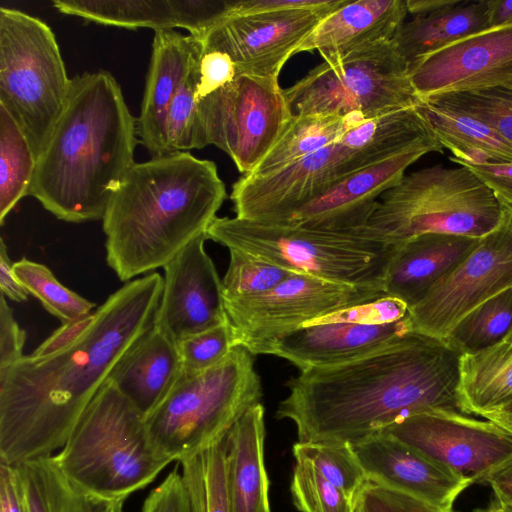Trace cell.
<instances>
[{"instance_id": "obj_35", "label": "cell", "mask_w": 512, "mask_h": 512, "mask_svg": "<svg viewBox=\"0 0 512 512\" xmlns=\"http://www.w3.org/2000/svg\"><path fill=\"white\" fill-rule=\"evenodd\" d=\"M36 156L17 122L0 104V223L29 193Z\"/></svg>"}, {"instance_id": "obj_30", "label": "cell", "mask_w": 512, "mask_h": 512, "mask_svg": "<svg viewBox=\"0 0 512 512\" xmlns=\"http://www.w3.org/2000/svg\"><path fill=\"white\" fill-rule=\"evenodd\" d=\"M25 512H125L124 501L92 494L70 480L54 455L14 466Z\"/></svg>"}, {"instance_id": "obj_45", "label": "cell", "mask_w": 512, "mask_h": 512, "mask_svg": "<svg viewBox=\"0 0 512 512\" xmlns=\"http://www.w3.org/2000/svg\"><path fill=\"white\" fill-rule=\"evenodd\" d=\"M198 72L197 102L230 83L237 75L231 58L219 51H203Z\"/></svg>"}, {"instance_id": "obj_38", "label": "cell", "mask_w": 512, "mask_h": 512, "mask_svg": "<svg viewBox=\"0 0 512 512\" xmlns=\"http://www.w3.org/2000/svg\"><path fill=\"white\" fill-rule=\"evenodd\" d=\"M292 452L295 460L311 463L355 504L368 478L349 444L297 441Z\"/></svg>"}, {"instance_id": "obj_32", "label": "cell", "mask_w": 512, "mask_h": 512, "mask_svg": "<svg viewBox=\"0 0 512 512\" xmlns=\"http://www.w3.org/2000/svg\"><path fill=\"white\" fill-rule=\"evenodd\" d=\"M366 118L352 114L293 115L287 127L255 170L247 175H266L336 143L346 131Z\"/></svg>"}, {"instance_id": "obj_13", "label": "cell", "mask_w": 512, "mask_h": 512, "mask_svg": "<svg viewBox=\"0 0 512 512\" xmlns=\"http://www.w3.org/2000/svg\"><path fill=\"white\" fill-rule=\"evenodd\" d=\"M512 287V214L409 308V330L445 341L455 325L481 303Z\"/></svg>"}, {"instance_id": "obj_5", "label": "cell", "mask_w": 512, "mask_h": 512, "mask_svg": "<svg viewBox=\"0 0 512 512\" xmlns=\"http://www.w3.org/2000/svg\"><path fill=\"white\" fill-rule=\"evenodd\" d=\"M206 234L228 250L244 252L294 273L382 290L395 250L367 225L332 230L216 217Z\"/></svg>"}, {"instance_id": "obj_20", "label": "cell", "mask_w": 512, "mask_h": 512, "mask_svg": "<svg viewBox=\"0 0 512 512\" xmlns=\"http://www.w3.org/2000/svg\"><path fill=\"white\" fill-rule=\"evenodd\" d=\"M368 480L451 509L471 482L396 438L378 432L350 444Z\"/></svg>"}, {"instance_id": "obj_48", "label": "cell", "mask_w": 512, "mask_h": 512, "mask_svg": "<svg viewBox=\"0 0 512 512\" xmlns=\"http://www.w3.org/2000/svg\"><path fill=\"white\" fill-rule=\"evenodd\" d=\"M347 0H232L229 13L251 14L276 10L311 9L334 11Z\"/></svg>"}, {"instance_id": "obj_1", "label": "cell", "mask_w": 512, "mask_h": 512, "mask_svg": "<svg viewBox=\"0 0 512 512\" xmlns=\"http://www.w3.org/2000/svg\"><path fill=\"white\" fill-rule=\"evenodd\" d=\"M162 288L156 272L124 284L74 344L46 357L24 355L0 371V464L62 449L117 363L153 325Z\"/></svg>"}, {"instance_id": "obj_46", "label": "cell", "mask_w": 512, "mask_h": 512, "mask_svg": "<svg viewBox=\"0 0 512 512\" xmlns=\"http://www.w3.org/2000/svg\"><path fill=\"white\" fill-rule=\"evenodd\" d=\"M141 512H190L187 491L178 466L150 491Z\"/></svg>"}, {"instance_id": "obj_16", "label": "cell", "mask_w": 512, "mask_h": 512, "mask_svg": "<svg viewBox=\"0 0 512 512\" xmlns=\"http://www.w3.org/2000/svg\"><path fill=\"white\" fill-rule=\"evenodd\" d=\"M335 11V10H334ZM333 11L311 9L228 13L200 38L203 51L228 55L237 73L278 79L287 60Z\"/></svg>"}, {"instance_id": "obj_25", "label": "cell", "mask_w": 512, "mask_h": 512, "mask_svg": "<svg viewBox=\"0 0 512 512\" xmlns=\"http://www.w3.org/2000/svg\"><path fill=\"white\" fill-rule=\"evenodd\" d=\"M478 240L470 236L429 233L396 245L384 275L385 295L412 307L471 252Z\"/></svg>"}, {"instance_id": "obj_22", "label": "cell", "mask_w": 512, "mask_h": 512, "mask_svg": "<svg viewBox=\"0 0 512 512\" xmlns=\"http://www.w3.org/2000/svg\"><path fill=\"white\" fill-rule=\"evenodd\" d=\"M232 0H54L59 12L107 26L155 31L185 28L201 38L230 12Z\"/></svg>"}, {"instance_id": "obj_39", "label": "cell", "mask_w": 512, "mask_h": 512, "mask_svg": "<svg viewBox=\"0 0 512 512\" xmlns=\"http://www.w3.org/2000/svg\"><path fill=\"white\" fill-rule=\"evenodd\" d=\"M229 255V264L221 280L224 302L262 295L294 274L238 250L230 249Z\"/></svg>"}, {"instance_id": "obj_52", "label": "cell", "mask_w": 512, "mask_h": 512, "mask_svg": "<svg viewBox=\"0 0 512 512\" xmlns=\"http://www.w3.org/2000/svg\"><path fill=\"white\" fill-rule=\"evenodd\" d=\"M11 261L4 240L0 243V289L1 294L12 301L24 302L28 299L29 292L17 279L13 272Z\"/></svg>"}, {"instance_id": "obj_33", "label": "cell", "mask_w": 512, "mask_h": 512, "mask_svg": "<svg viewBox=\"0 0 512 512\" xmlns=\"http://www.w3.org/2000/svg\"><path fill=\"white\" fill-rule=\"evenodd\" d=\"M425 137L432 136L413 105L366 118L346 131L337 142L359 151L369 164H374Z\"/></svg>"}, {"instance_id": "obj_54", "label": "cell", "mask_w": 512, "mask_h": 512, "mask_svg": "<svg viewBox=\"0 0 512 512\" xmlns=\"http://www.w3.org/2000/svg\"><path fill=\"white\" fill-rule=\"evenodd\" d=\"M512 22V0H489V28Z\"/></svg>"}, {"instance_id": "obj_4", "label": "cell", "mask_w": 512, "mask_h": 512, "mask_svg": "<svg viewBox=\"0 0 512 512\" xmlns=\"http://www.w3.org/2000/svg\"><path fill=\"white\" fill-rule=\"evenodd\" d=\"M213 161L177 152L136 163L106 208V261L121 281L164 267L207 229L226 199Z\"/></svg>"}, {"instance_id": "obj_47", "label": "cell", "mask_w": 512, "mask_h": 512, "mask_svg": "<svg viewBox=\"0 0 512 512\" xmlns=\"http://www.w3.org/2000/svg\"><path fill=\"white\" fill-rule=\"evenodd\" d=\"M26 333L16 322L5 296L0 297V371L10 367L23 355Z\"/></svg>"}, {"instance_id": "obj_51", "label": "cell", "mask_w": 512, "mask_h": 512, "mask_svg": "<svg viewBox=\"0 0 512 512\" xmlns=\"http://www.w3.org/2000/svg\"><path fill=\"white\" fill-rule=\"evenodd\" d=\"M0 512H25L16 469L6 464H0Z\"/></svg>"}, {"instance_id": "obj_17", "label": "cell", "mask_w": 512, "mask_h": 512, "mask_svg": "<svg viewBox=\"0 0 512 512\" xmlns=\"http://www.w3.org/2000/svg\"><path fill=\"white\" fill-rule=\"evenodd\" d=\"M421 101L493 88L512 90V22L464 37L408 67Z\"/></svg>"}, {"instance_id": "obj_3", "label": "cell", "mask_w": 512, "mask_h": 512, "mask_svg": "<svg viewBox=\"0 0 512 512\" xmlns=\"http://www.w3.org/2000/svg\"><path fill=\"white\" fill-rule=\"evenodd\" d=\"M137 136L136 120L112 74L100 70L74 77L37 158L28 195L62 221L102 220L135 164Z\"/></svg>"}, {"instance_id": "obj_28", "label": "cell", "mask_w": 512, "mask_h": 512, "mask_svg": "<svg viewBox=\"0 0 512 512\" xmlns=\"http://www.w3.org/2000/svg\"><path fill=\"white\" fill-rule=\"evenodd\" d=\"M489 28V0L463 2L404 22L391 40L408 67L443 47Z\"/></svg>"}, {"instance_id": "obj_55", "label": "cell", "mask_w": 512, "mask_h": 512, "mask_svg": "<svg viewBox=\"0 0 512 512\" xmlns=\"http://www.w3.org/2000/svg\"><path fill=\"white\" fill-rule=\"evenodd\" d=\"M459 2V0H407L406 7L408 13L417 16L434 13Z\"/></svg>"}, {"instance_id": "obj_23", "label": "cell", "mask_w": 512, "mask_h": 512, "mask_svg": "<svg viewBox=\"0 0 512 512\" xmlns=\"http://www.w3.org/2000/svg\"><path fill=\"white\" fill-rule=\"evenodd\" d=\"M202 52L198 37L174 30L155 31L141 111L136 120L137 134L152 157L169 154L166 135L169 109Z\"/></svg>"}, {"instance_id": "obj_15", "label": "cell", "mask_w": 512, "mask_h": 512, "mask_svg": "<svg viewBox=\"0 0 512 512\" xmlns=\"http://www.w3.org/2000/svg\"><path fill=\"white\" fill-rule=\"evenodd\" d=\"M364 156L336 142L266 175H243L232 187L236 217L283 222L348 174L368 166Z\"/></svg>"}, {"instance_id": "obj_44", "label": "cell", "mask_w": 512, "mask_h": 512, "mask_svg": "<svg viewBox=\"0 0 512 512\" xmlns=\"http://www.w3.org/2000/svg\"><path fill=\"white\" fill-rule=\"evenodd\" d=\"M355 506L360 512H452L371 480L361 490Z\"/></svg>"}, {"instance_id": "obj_53", "label": "cell", "mask_w": 512, "mask_h": 512, "mask_svg": "<svg viewBox=\"0 0 512 512\" xmlns=\"http://www.w3.org/2000/svg\"><path fill=\"white\" fill-rule=\"evenodd\" d=\"M482 482L490 485L495 499L512 507V457L490 471Z\"/></svg>"}, {"instance_id": "obj_29", "label": "cell", "mask_w": 512, "mask_h": 512, "mask_svg": "<svg viewBox=\"0 0 512 512\" xmlns=\"http://www.w3.org/2000/svg\"><path fill=\"white\" fill-rule=\"evenodd\" d=\"M415 108L431 136L454 163L512 162V145L485 123L457 109L418 100Z\"/></svg>"}, {"instance_id": "obj_12", "label": "cell", "mask_w": 512, "mask_h": 512, "mask_svg": "<svg viewBox=\"0 0 512 512\" xmlns=\"http://www.w3.org/2000/svg\"><path fill=\"white\" fill-rule=\"evenodd\" d=\"M384 296L381 288L294 273L262 295L224 302V309L234 347L257 355L316 319Z\"/></svg>"}, {"instance_id": "obj_18", "label": "cell", "mask_w": 512, "mask_h": 512, "mask_svg": "<svg viewBox=\"0 0 512 512\" xmlns=\"http://www.w3.org/2000/svg\"><path fill=\"white\" fill-rule=\"evenodd\" d=\"M443 150L434 138H421L393 156L348 174L278 223L332 230L366 226L379 198L402 180L410 165L428 153Z\"/></svg>"}, {"instance_id": "obj_42", "label": "cell", "mask_w": 512, "mask_h": 512, "mask_svg": "<svg viewBox=\"0 0 512 512\" xmlns=\"http://www.w3.org/2000/svg\"><path fill=\"white\" fill-rule=\"evenodd\" d=\"M199 61L189 71L169 109L166 126L169 154L201 148L196 96Z\"/></svg>"}, {"instance_id": "obj_27", "label": "cell", "mask_w": 512, "mask_h": 512, "mask_svg": "<svg viewBox=\"0 0 512 512\" xmlns=\"http://www.w3.org/2000/svg\"><path fill=\"white\" fill-rule=\"evenodd\" d=\"M264 406L251 407L226 436L227 488L231 512H271L264 462Z\"/></svg>"}, {"instance_id": "obj_49", "label": "cell", "mask_w": 512, "mask_h": 512, "mask_svg": "<svg viewBox=\"0 0 512 512\" xmlns=\"http://www.w3.org/2000/svg\"><path fill=\"white\" fill-rule=\"evenodd\" d=\"M472 171L501 203H512V162L457 163Z\"/></svg>"}, {"instance_id": "obj_56", "label": "cell", "mask_w": 512, "mask_h": 512, "mask_svg": "<svg viewBox=\"0 0 512 512\" xmlns=\"http://www.w3.org/2000/svg\"><path fill=\"white\" fill-rule=\"evenodd\" d=\"M482 418L491 420L512 434V410H503L487 414Z\"/></svg>"}, {"instance_id": "obj_36", "label": "cell", "mask_w": 512, "mask_h": 512, "mask_svg": "<svg viewBox=\"0 0 512 512\" xmlns=\"http://www.w3.org/2000/svg\"><path fill=\"white\" fill-rule=\"evenodd\" d=\"M512 326V287L481 303L451 330L446 342L460 354L500 342Z\"/></svg>"}, {"instance_id": "obj_60", "label": "cell", "mask_w": 512, "mask_h": 512, "mask_svg": "<svg viewBox=\"0 0 512 512\" xmlns=\"http://www.w3.org/2000/svg\"><path fill=\"white\" fill-rule=\"evenodd\" d=\"M354 512H360V511L356 508V506L354 507Z\"/></svg>"}, {"instance_id": "obj_9", "label": "cell", "mask_w": 512, "mask_h": 512, "mask_svg": "<svg viewBox=\"0 0 512 512\" xmlns=\"http://www.w3.org/2000/svg\"><path fill=\"white\" fill-rule=\"evenodd\" d=\"M52 29L21 10L0 8V104L28 139L36 159L71 89Z\"/></svg>"}, {"instance_id": "obj_57", "label": "cell", "mask_w": 512, "mask_h": 512, "mask_svg": "<svg viewBox=\"0 0 512 512\" xmlns=\"http://www.w3.org/2000/svg\"><path fill=\"white\" fill-rule=\"evenodd\" d=\"M487 512H512V507L495 499Z\"/></svg>"}, {"instance_id": "obj_8", "label": "cell", "mask_w": 512, "mask_h": 512, "mask_svg": "<svg viewBox=\"0 0 512 512\" xmlns=\"http://www.w3.org/2000/svg\"><path fill=\"white\" fill-rule=\"evenodd\" d=\"M504 208L467 167L434 165L405 175L379 199L367 224L396 246L422 234L481 238L501 222Z\"/></svg>"}, {"instance_id": "obj_10", "label": "cell", "mask_w": 512, "mask_h": 512, "mask_svg": "<svg viewBox=\"0 0 512 512\" xmlns=\"http://www.w3.org/2000/svg\"><path fill=\"white\" fill-rule=\"evenodd\" d=\"M284 94L293 115L371 118L418 101L408 65L391 41L323 61L284 89Z\"/></svg>"}, {"instance_id": "obj_11", "label": "cell", "mask_w": 512, "mask_h": 512, "mask_svg": "<svg viewBox=\"0 0 512 512\" xmlns=\"http://www.w3.org/2000/svg\"><path fill=\"white\" fill-rule=\"evenodd\" d=\"M292 117L278 79L237 73L230 83L198 101L200 145L218 147L247 175Z\"/></svg>"}, {"instance_id": "obj_41", "label": "cell", "mask_w": 512, "mask_h": 512, "mask_svg": "<svg viewBox=\"0 0 512 512\" xmlns=\"http://www.w3.org/2000/svg\"><path fill=\"white\" fill-rule=\"evenodd\" d=\"M290 491L300 512H354L350 498L305 460H295Z\"/></svg>"}, {"instance_id": "obj_7", "label": "cell", "mask_w": 512, "mask_h": 512, "mask_svg": "<svg viewBox=\"0 0 512 512\" xmlns=\"http://www.w3.org/2000/svg\"><path fill=\"white\" fill-rule=\"evenodd\" d=\"M262 395L253 355L234 347L212 368L183 373L145 416L150 443L160 457L180 461L224 439L245 412L261 403Z\"/></svg>"}, {"instance_id": "obj_26", "label": "cell", "mask_w": 512, "mask_h": 512, "mask_svg": "<svg viewBox=\"0 0 512 512\" xmlns=\"http://www.w3.org/2000/svg\"><path fill=\"white\" fill-rule=\"evenodd\" d=\"M183 373L177 343L152 325L124 354L108 380L147 416Z\"/></svg>"}, {"instance_id": "obj_14", "label": "cell", "mask_w": 512, "mask_h": 512, "mask_svg": "<svg viewBox=\"0 0 512 512\" xmlns=\"http://www.w3.org/2000/svg\"><path fill=\"white\" fill-rule=\"evenodd\" d=\"M384 432L472 483L512 457V434L492 422L448 410L418 413Z\"/></svg>"}, {"instance_id": "obj_24", "label": "cell", "mask_w": 512, "mask_h": 512, "mask_svg": "<svg viewBox=\"0 0 512 512\" xmlns=\"http://www.w3.org/2000/svg\"><path fill=\"white\" fill-rule=\"evenodd\" d=\"M404 0H347L325 16L296 51L324 61L393 39L407 15Z\"/></svg>"}, {"instance_id": "obj_31", "label": "cell", "mask_w": 512, "mask_h": 512, "mask_svg": "<svg viewBox=\"0 0 512 512\" xmlns=\"http://www.w3.org/2000/svg\"><path fill=\"white\" fill-rule=\"evenodd\" d=\"M458 395L467 415L483 417L512 407V340L460 355Z\"/></svg>"}, {"instance_id": "obj_61", "label": "cell", "mask_w": 512, "mask_h": 512, "mask_svg": "<svg viewBox=\"0 0 512 512\" xmlns=\"http://www.w3.org/2000/svg\"><path fill=\"white\" fill-rule=\"evenodd\" d=\"M506 410H512V407H511V408H509V409H506Z\"/></svg>"}, {"instance_id": "obj_21", "label": "cell", "mask_w": 512, "mask_h": 512, "mask_svg": "<svg viewBox=\"0 0 512 512\" xmlns=\"http://www.w3.org/2000/svg\"><path fill=\"white\" fill-rule=\"evenodd\" d=\"M406 317L389 323L319 318L280 338L269 355L289 361L299 371L346 363L381 350L410 333Z\"/></svg>"}, {"instance_id": "obj_34", "label": "cell", "mask_w": 512, "mask_h": 512, "mask_svg": "<svg viewBox=\"0 0 512 512\" xmlns=\"http://www.w3.org/2000/svg\"><path fill=\"white\" fill-rule=\"evenodd\" d=\"M226 455L225 437L179 461L190 512H231Z\"/></svg>"}, {"instance_id": "obj_40", "label": "cell", "mask_w": 512, "mask_h": 512, "mask_svg": "<svg viewBox=\"0 0 512 512\" xmlns=\"http://www.w3.org/2000/svg\"><path fill=\"white\" fill-rule=\"evenodd\" d=\"M485 123L512 145V90L493 88L454 93L431 100Z\"/></svg>"}, {"instance_id": "obj_50", "label": "cell", "mask_w": 512, "mask_h": 512, "mask_svg": "<svg viewBox=\"0 0 512 512\" xmlns=\"http://www.w3.org/2000/svg\"><path fill=\"white\" fill-rule=\"evenodd\" d=\"M94 318L95 311L74 321L62 324L30 355L33 357H46L74 344L90 328Z\"/></svg>"}, {"instance_id": "obj_58", "label": "cell", "mask_w": 512, "mask_h": 512, "mask_svg": "<svg viewBox=\"0 0 512 512\" xmlns=\"http://www.w3.org/2000/svg\"><path fill=\"white\" fill-rule=\"evenodd\" d=\"M501 205L506 211L512 214V203H501Z\"/></svg>"}, {"instance_id": "obj_2", "label": "cell", "mask_w": 512, "mask_h": 512, "mask_svg": "<svg viewBox=\"0 0 512 512\" xmlns=\"http://www.w3.org/2000/svg\"><path fill=\"white\" fill-rule=\"evenodd\" d=\"M460 355L446 341L410 332L361 358L300 371L286 383L276 417L294 423L298 442L350 445L418 413H463Z\"/></svg>"}, {"instance_id": "obj_19", "label": "cell", "mask_w": 512, "mask_h": 512, "mask_svg": "<svg viewBox=\"0 0 512 512\" xmlns=\"http://www.w3.org/2000/svg\"><path fill=\"white\" fill-rule=\"evenodd\" d=\"M204 233L164 268L163 288L153 326L174 342L227 321L222 283L206 253Z\"/></svg>"}, {"instance_id": "obj_43", "label": "cell", "mask_w": 512, "mask_h": 512, "mask_svg": "<svg viewBox=\"0 0 512 512\" xmlns=\"http://www.w3.org/2000/svg\"><path fill=\"white\" fill-rule=\"evenodd\" d=\"M183 371L198 373L220 363L234 348L228 321L190 335L177 343Z\"/></svg>"}, {"instance_id": "obj_6", "label": "cell", "mask_w": 512, "mask_h": 512, "mask_svg": "<svg viewBox=\"0 0 512 512\" xmlns=\"http://www.w3.org/2000/svg\"><path fill=\"white\" fill-rule=\"evenodd\" d=\"M54 458L84 490L125 500L171 463L153 449L145 416L107 380Z\"/></svg>"}, {"instance_id": "obj_59", "label": "cell", "mask_w": 512, "mask_h": 512, "mask_svg": "<svg viewBox=\"0 0 512 512\" xmlns=\"http://www.w3.org/2000/svg\"><path fill=\"white\" fill-rule=\"evenodd\" d=\"M502 340H507V341L512 340V326H511L509 332L507 333V335Z\"/></svg>"}, {"instance_id": "obj_37", "label": "cell", "mask_w": 512, "mask_h": 512, "mask_svg": "<svg viewBox=\"0 0 512 512\" xmlns=\"http://www.w3.org/2000/svg\"><path fill=\"white\" fill-rule=\"evenodd\" d=\"M13 272L29 294L62 324L92 313L95 303L62 284L45 265L26 258L14 262Z\"/></svg>"}]
</instances>
